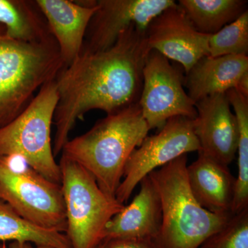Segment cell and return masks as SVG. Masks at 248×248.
Here are the masks:
<instances>
[{"mask_svg": "<svg viewBox=\"0 0 248 248\" xmlns=\"http://www.w3.org/2000/svg\"><path fill=\"white\" fill-rule=\"evenodd\" d=\"M178 4L196 31L208 35L217 33L248 11L245 0H179Z\"/></svg>", "mask_w": 248, "mask_h": 248, "instance_id": "18", "label": "cell"}, {"mask_svg": "<svg viewBox=\"0 0 248 248\" xmlns=\"http://www.w3.org/2000/svg\"><path fill=\"white\" fill-rule=\"evenodd\" d=\"M60 50L62 62L68 66L84 46L89 23L97 9V0H35Z\"/></svg>", "mask_w": 248, "mask_h": 248, "instance_id": "13", "label": "cell"}, {"mask_svg": "<svg viewBox=\"0 0 248 248\" xmlns=\"http://www.w3.org/2000/svg\"><path fill=\"white\" fill-rule=\"evenodd\" d=\"M248 71V55H226L201 59L186 73L184 85L192 102L234 89L241 77Z\"/></svg>", "mask_w": 248, "mask_h": 248, "instance_id": "16", "label": "cell"}, {"mask_svg": "<svg viewBox=\"0 0 248 248\" xmlns=\"http://www.w3.org/2000/svg\"><path fill=\"white\" fill-rule=\"evenodd\" d=\"M182 72L154 50L148 53L143 68V87L139 105L150 130L164 126L170 119L185 117L195 120V103L184 89Z\"/></svg>", "mask_w": 248, "mask_h": 248, "instance_id": "9", "label": "cell"}, {"mask_svg": "<svg viewBox=\"0 0 248 248\" xmlns=\"http://www.w3.org/2000/svg\"><path fill=\"white\" fill-rule=\"evenodd\" d=\"M71 248H97L108 222L124 204L103 192L94 177L76 161L62 155L58 163Z\"/></svg>", "mask_w": 248, "mask_h": 248, "instance_id": "5", "label": "cell"}, {"mask_svg": "<svg viewBox=\"0 0 248 248\" xmlns=\"http://www.w3.org/2000/svg\"><path fill=\"white\" fill-rule=\"evenodd\" d=\"M209 56L248 55V11L217 33L210 35Z\"/></svg>", "mask_w": 248, "mask_h": 248, "instance_id": "21", "label": "cell"}, {"mask_svg": "<svg viewBox=\"0 0 248 248\" xmlns=\"http://www.w3.org/2000/svg\"><path fill=\"white\" fill-rule=\"evenodd\" d=\"M151 50L180 63L186 73L209 56L210 35L196 31L178 3L153 19L146 31Z\"/></svg>", "mask_w": 248, "mask_h": 248, "instance_id": "11", "label": "cell"}, {"mask_svg": "<svg viewBox=\"0 0 248 248\" xmlns=\"http://www.w3.org/2000/svg\"><path fill=\"white\" fill-rule=\"evenodd\" d=\"M200 151L194 120L185 117L170 119L157 133L147 136L129 156L116 200L125 205L134 189L150 173L183 155Z\"/></svg>", "mask_w": 248, "mask_h": 248, "instance_id": "8", "label": "cell"}, {"mask_svg": "<svg viewBox=\"0 0 248 248\" xmlns=\"http://www.w3.org/2000/svg\"><path fill=\"white\" fill-rule=\"evenodd\" d=\"M140 192L131 203L111 218L104 234V241L117 238L154 240L162 223L161 200L149 176L143 178Z\"/></svg>", "mask_w": 248, "mask_h": 248, "instance_id": "14", "label": "cell"}, {"mask_svg": "<svg viewBox=\"0 0 248 248\" xmlns=\"http://www.w3.org/2000/svg\"><path fill=\"white\" fill-rule=\"evenodd\" d=\"M0 248H9L6 243H0Z\"/></svg>", "mask_w": 248, "mask_h": 248, "instance_id": "26", "label": "cell"}, {"mask_svg": "<svg viewBox=\"0 0 248 248\" xmlns=\"http://www.w3.org/2000/svg\"><path fill=\"white\" fill-rule=\"evenodd\" d=\"M176 4L173 0H97V11L89 23L81 50L109 48L121 32L133 25L146 31L153 19Z\"/></svg>", "mask_w": 248, "mask_h": 248, "instance_id": "10", "label": "cell"}, {"mask_svg": "<svg viewBox=\"0 0 248 248\" xmlns=\"http://www.w3.org/2000/svg\"><path fill=\"white\" fill-rule=\"evenodd\" d=\"M195 107L194 131L200 143L198 153L229 167L237 152L239 128L226 93L204 98Z\"/></svg>", "mask_w": 248, "mask_h": 248, "instance_id": "12", "label": "cell"}, {"mask_svg": "<svg viewBox=\"0 0 248 248\" xmlns=\"http://www.w3.org/2000/svg\"><path fill=\"white\" fill-rule=\"evenodd\" d=\"M0 26L9 37L24 42L54 38L35 1L0 0Z\"/></svg>", "mask_w": 248, "mask_h": 248, "instance_id": "17", "label": "cell"}, {"mask_svg": "<svg viewBox=\"0 0 248 248\" xmlns=\"http://www.w3.org/2000/svg\"><path fill=\"white\" fill-rule=\"evenodd\" d=\"M189 187L201 206L210 213L233 215L236 178L228 166L199 153L198 159L187 166Z\"/></svg>", "mask_w": 248, "mask_h": 248, "instance_id": "15", "label": "cell"}, {"mask_svg": "<svg viewBox=\"0 0 248 248\" xmlns=\"http://www.w3.org/2000/svg\"><path fill=\"white\" fill-rule=\"evenodd\" d=\"M63 67L55 38L24 42L9 37L0 26V128L20 115L36 91Z\"/></svg>", "mask_w": 248, "mask_h": 248, "instance_id": "4", "label": "cell"}, {"mask_svg": "<svg viewBox=\"0 0 248 248\" xmlns=\"http://www.w3.org/2000/svg\"><path fill=\"white\" fill-rule=\"evenodd\" d=\"M31 243L53 248H71L66 235L27 221L0 200V243Z\"/></svg>", "mask_w": 248, "mask_h": 248, "instance_id": "19", "label": "cell"}, {"mask_svg": "<svg viewBox=\"0 0 248 248\" xmlns=\"http://www.w3.org/2000/svg\"><path fill=\"white\" fill-rule=\"evenodd\" d=\"M230 104L234 108L239 128L238 176L236 178L232 214L248 208V99L235 89L226 93Z\"/></svg>", "mask_w": 248, "mask_h": 248, "instance_id": "20", "label": "cell"}, {"mask_svg": "<svg viewBox=\"0 0 248 248\" xmlns=\"http://www.w3.org/2000/svg\"><path fill=\"white\" fill-rule=\"evenodd\" d=\"M244 97L248 99V71L241 77L234 88Z\"/></svg>", "mask_w": 248, "mask_h": 248, "instance_id": "24", "label": "cell"}, {"mask_svg": "<svg viewBox=\"0 0 248 248\" xmlns=\"http://www.w3.org/2000/svg\"><path fill=\"white\" fill-rule=\"evenodd\" d=\"M151 49L146 31L133 25L121 32L110 48L81 50L55 78L58 102L54 115L56 131L54 156L69 140L77 121L90 110L113 115L139 104L143 87V68Z\"/></svg>", "mask_w": 248, "mask_h": 248, "instance_id": "1", "label": "cell"}, {"mask_svg": "<svg viewBox=\"0 0 248 248\" xmlns=\"http://www.w3.org/2000/svg\"><path fill=\"white\" fill-rule=\"evenodd\" d=\"M187 155L148 174L161 200L162 223L156 248H199L234 215L210 213L192 195L187 177Z\"/></svg>", "mask_w": 248, "mask_h": 248, "instance_id": "3", "label": "cell"}, {"mask_svg": "<svg viewBox=\"0 0 248 248\" xmlns=\"http://www.w3.org/2000/svg\"><path fill=\"white\" fill-rule=\"evenodd\" d=\"M9 248H53L50 246H35L31 243L11 242L8 246Z\"/></svg>", "mask_w": 248, "mask_h": 248, "instance_id": "25", "label": "cell"}, {"mask_svg": "<svg viewBox=\"0 0 248 248\" xmlns=\"http://www.w3.org/2000/svg\"><path fill=\"white\" fill-rule=\"evenodd\" d=\"M97 248H100V246H99Z\"/></svg>", "mask_w": 248, "mask_h": 248, "instance_id": "27", "label": "cell"}, {"mask_svg": "<svg viewBox=\"0 0 248 248\" xmlns=\"http://www.w3.org/2000/svg\"><path fill=\"white\" fill-rule=\"evenodd\" d=\"M0 200L36 226L66 232L61 185L36 172L19 156H0Z\"/></svg>", "mask_w": 248, "mask_h": 248, "instance_id": "7", "label": "cell"}, {"mask_svg": "<svg viewBox=\"0 0 248 248\" xmlns=\"http://www.w3.org/2000/svg\"><path fill=\"white\" fill-rule=\"evenodd\" d=\"M149 130L138 104L107 115L86 133L68 140L62 155L81 165L103 192L115 197L129 156Z\"/></svg>", "mask_w": 248, "mask_h": 248, "instance_id": "2", "label": "cell"}, {"mask_svg": "<svg viewBox=\"0 0 248 248\" xmlns=\"http://www.w3.org/2000/svg\"><path fill=\"white\" fill-rule=\"evenodd\" d=\"M199 248H248V208L233 215Z\"/></svg>", "mask_w": 248, "mask_h": 248, "instance_id": "22", "label": "cell"}, {"mask_svg": "<svg viewBox=\"0 0 248 248\" xmlns=\"http://www.w3.org/2000/svg\"><path fill=\"white\" fill-rule=\"evenodd\" d=\"M100 248H156L153 239L117 238L103 241Z\"/></svg>", "mask_w": 248, "mask_h": 248, "instance_id": "23", "label": "cell"}, {"mask_svg": "<svg viewBox=\"0 0 248 248\" xmlns=\"http://www.w3.org/2000/svg\"><path fill=\"white\" fill-rule=\"evenodd\" d=\"M58 102L54 79L39 90L20 115L0 128V156H19L36 172L61 185L60 168L50 138Z\"/></svg>", "mask_w": 248, "mask_h": 248, "instance_id": "6", "label": "cell"}]
</instances>
